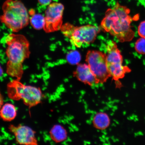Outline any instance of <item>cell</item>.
<instances>
[{"label":"cell","mask_w":145,"mask_h":145,"mask_svg":"<svg viewBox=\"0 0 145 145\" xmlns=\"http://www.w3.org/2000/svg\"><path fill=\"white\" fill-rule=\"evenodd\" d=\"M130 12L129 8L117 2L106 10L101 27L121 42L131 41L135 33L132 28V18Z\"/></svg>","instance_id":"cell-1"},{"label":"cell","mask_w":145,"mask_h":145,"mask_svg":"<svg viewBox=\"0 0 145 145\" xmlns=\"http://www.w3.org/2000/svg\"><path fill=\"white\" fill-rule=\"evenodd\" d=\"M2 10L0 21L12 32L19 31L30 22L28 10L21 1L7 0L3 3Z\"/></svg>","instance_id":"cell-2"},{"label":"cell","mask_w":145,"mask_h":145,"mask_svg":"<svg viewBox=\"0 0 145 145\" xmlns=\"http://www.w3.org/2000/svg\"><path fill=\"white\" fill-rule=\"evenodd\" d=\"M20 81L16 79L8 83L7 90L9 98L16 101L22 99L24 104L29 108L40 104L42 97L40 89L26 86Z\"/></svg>","instance_id":"cell-3"},{"label":"cell","mask_w":145,"mask_h":145,"mask_svg":"<svg viewBox=\"0 0 145 145\" xmlns=\"http://www.w3.org/2000/svg\"><path fill=\"white\" fill-rule=\"evenodd\" d=\"M61 30L65 37L69 39L72 45L86 48L95 40L99 31L98 27L90 25L75 27L69 23L62 25Z\"/></svg>","instance_id":"cell-4"},{"label":"cell","mask_w":145,"mask_h":145,"mask_svg":"<svg viewBox=\"0 0 145 145\" xmlns=\"http://www.w3.org/2000/svg\"><path fill=\"white\" fill-rule=\"evenodd\" d=\"M5 41L7 45L5 52L8 59V62L23 65L31 54L28 40L22 34L11 33L6 36Z\"/></svg>","instance_id":"cell-5"},{"label":"cell","mask_w":145,"mask_h":145,"mask_svg":"<svg viewBox=\"0 0 145 145\" xmlns=\"http://www.w3.org/2000/svg\"><path fill=\"white\" fill-rule=\"evenodd\" d=\"M86 61L97 81L103 82L110 76L106 54L97 51H89L87 54Z\"/></svg>","instance_id":"cell-6"},{"label":"cell","mask_w":145,"mask_h":145,"mask_svg":"<svg viewBox=\"0 0 145 145\" xmlns=\"http://www.w3.org/2000/svg\"><path fill=\"white\" fill-rule=\"evenodd\" d=\"M64 7L61 3L54 2L48 5L45 12L43 30L47 33L61 30L62 26Z\"/></svg>","instance_id":"cell-7"},{"label":"cell","mask_w":145,"mask_h":145,"mask_svg":"<svg viewBox=\"0 0 145 145\" xmlns=\"http://www.w3.org/2000/svg\"><path fill=\"white\" fill-rule=\"evenodd\" d=\"M8 129L13 133L18 144L26 145H37L38 142L36 132L28 126L19 125H10Z\"/></svg>","instance_id":"cell-8"},{"label":"cell","mask_w":145,"mask_h":145,"mask_svg":"<svg viewBox=\"0 0 145 145\" xmlns=\"http://www.w3.org/2000/svg\"><path fill=\"white\" fill-rule=\"evenodd\" d=\"M74 74L79 80L83 82L92 85L97 81L88 65L85 63L78 64Z\"/></svg>","instance_id":"cell-9"},{"label":"cell","mask_w":145,"mask_h":145,"mask_svg":"<svg viewBox=\"0 0 145 145\" xmlns=\"http://www.w3.org/2000/svg\"><path fill=\"white\" fill-rule=\"evenodd\" d=\"M106 46L107 64L122 63L123 58L116 43L111 40H108Z\"/></svg>","instance_id":"cell-10"},{"label":"cell","mask_w":145,"mask_h":145,"mask_svg":"<svg viewBox=\"0 0 145 145\" xmlns=\"http://www.w3.org/2000/svg\"><path fill=\"white\" fill-rule=\"evenodd\" d=\"M107 64L110 76L116 80L122 78L127 72L131 71L128 67L123 66L122 63Z\"/></svg>","instance_id":"cell-11"},{"label":"cell","mask_w":145,"mask_h":145,"mask_svg":"<svg viewBox=\"0 0 145 145\" xmlns=\"http://www.w3.org/2000/svg\"><path fill=\"white\" fill-rule=\"evenodd\" d=\"M17 108L14 105L6 103L3 105L0 110V117L3 121L10 122L17 116Z\"/></svg>","instance_id":"cell-12"},{"label":"cell","mask_w":145,"mask_h":145,"mask_svg":"<svg viewBox=\"0 0 145 145\" xmlns=\"http://www.w3.org/2000/svg\"><path fill=\"white\" fill-rule=\"evenodd\" d=\"M50 135L51 138L54 142H60L66 140L67 133L66 129L60 125H56L50 130Z\"/></svg>","instance_id":"cell-13"},{"label":"cell","mask_w":145,"mask_h":145,"mask_svg":"<svg viewBox=\"0 0 145 145\" xmlns=\"http://www.w3.org/2000/svg\"><path fill=\"white\" fill-rule=\"evenodd\" d=\"M93 122L95 127L99 129L104 130L109 126L110 120L107 114L101 112L96 114L93 118Z\"/></svg>","instance_id":"cell-14"},{"label":"cell","mask_w":145,"mask_h":145,"mask_svg":"<svg viewBox=\"0 0 145 145\" xmlns=\"http://www.w3.org/2000/svg\"><path fill=\"white\" fill-rule=\"evenodd\" d=\"M29 14L31 16L30 22L33 28L37 30L43 29L45 23V17L41 14H35L33 10H31Z\"/></svg>","instance_id":"cell-15"},{"label":"cell","mask_w":145,"mask_h":145,"mask_svg":"<svg viewBox=\"0 0 145 145\" xmlns=\"http://www.w3.org/2000/svg\"><path fill=\"white\" fill-rule=\"evenodd\" d=\"M6 72L10 76L20 80L24 73L23 65L14 64L7 62Z\"/></svg>","instance_id":"cell-16"},{"label":"cell","mask_w":145,"mask_h":145,"mask_svg":"<svg viewBox=\"0 0 145 145\" xmlns=\"http://www.w3.org/2000/svg\"><path fill=\"white\" fill-rule=\"evenodd\" d=\"M67 62L72 65H78L81 60V56L78 51L72 50L68 52L66 56Z\"/></svg>","instance_id":"cell-17"},{"label":"cell","mask_w":145,"mask_h":145,"mask_svg":"<svg viewBox=\"0 0 145 145\" xmlns=\"http://www.w3.org/2000/svg\"><path fill=\"white\" fill-rule=\"evenodd\" d=\"M135 49L137 53L145 54V38L141 37L136 42Z\"/></svg>","instance_id":"cell-18"},{"label":"cell","mask_w":145,"mask_h":145,"mask_svg":"<svg viewBox=\"0 0 145 145\" xmlns=\"http://www.w3.org/2000/svg\"><path fill=\"white\" fill-rule=\"evenodd\" d=\"M138 33L141 37L145 38V20L141 22L139 24Z\"/></svg>","instance_id":"cell-19"},{"label":"cell","mask_w":145,"mask_h":145,"mask_svg":"<svg viewBox=\"0 0 145 145\" xmlns=\"http://www.w3.org/2000/svg\"><path fill=\"white\" fill-rule=\"evenodd\" d=\"M40 5L42 6H48L50 4L52 0H38Z\"/></svg>","instance_id":"cell-20"},{"label":"cell","mask_w":145,"mask_h":145,"mask_svg":"<svg viewBox=\"0 0 145 145\" xmlns=\"http://www.w3.org/2000/svg\"><path fill=\"white\" fill-rule=\"evenodd\" d=\"M3 104V97L0 91V110L2 107Z\"/></svg>","instance_id":"cell-21"},{"label":"cell","mask_w":145,"mask_h":145,"mask_svg":"<svg viewBox=\"0 0 145 145\" xmlns=\"http://www.w3.org/2000/svg\"><path fill=\"white\" fill-rule=\"evenodd\" d=\"M3 70L1 65H0V77H1L3 75Z\"/></svg>","instance_id":"cell-22"}]
</instances>
